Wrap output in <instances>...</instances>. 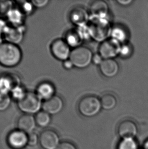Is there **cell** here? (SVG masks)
<instances>
[{
	"label": "cell",
	"instance_id": "6da1fadb",
	"mask_svg": "<svg viewBox=\"0 0 148 149\" xmlns=\"http://www.w3.org/2000/svg\"><path fill=\"white\" fill-rule=\"evenodd\" d=\"M90 36L98 42H102L108 39L111 35L112 28L106 18L93 17L87 26Z\"/></svg>",
	"mask_w": 148,
	"mask_h": 149
},
{
	"label": "cell",
	"instance_id": "7a4b0ae2",
	"mask_svg": "<svg viewBox=\"0 0 148 149\" xmlns=\"http://www.w3.org/2000/svg\"><path fill=\"white\" fill-rule=\"evenodd\" d=\"M22 58L21 50L17 45L3 43L0 46V65L6 67H14L20 63Z\"/></svg>",
	"mask_w": 148,
	"mask_h": 149
},
{
	"label": "cell",
	"instance_id": "3957f363",
	"mask_svg": "<svg viewBox=\"0 0 148 149\" xmlns=\"http://www.w3.org/2000/svg\"><path fill=\"white\" fill-rule=\"evenodd\" d=\"M102 108L100 99L93 95L82 98L78 104L79 111L84 117H94L100 112Z\"/></svg>",
	"mask_w": 148,
	"mask_h": 149
},
{
	"label": "cell",
	"instance_id": "277c9868",
	"mask_svg": "<svg viewBox=\"0 0 148 149\" xmlns=\"http://www.w3.org/2000/svg\"><path fill=\"white\" fill-rule=\"evenodd\" d=\"M43 102L36 93L28 92L25 97L18 102V109L27 115H36L42 109Z\"/></svg>",
	"mask_w": 148,
	"mask_h": 149
},
{
	"label": "cell",
	"instance_id": "5b68a950",
	"mask_svg": "<svg viewBox=\"0 0 148 149\" xmlns=\"http://www.w3.org/2000/svg\"><path fill=\"white\" fill-rule=\"evenodd\" d=\"M93 56L90 49L86 47H79L72 50L69 59L74 66L78 68H85L92 62Z\"/></svg>",
	"mask_w": 148,
	"mask_h": 149
},
{
	"label": "cell",
	"instance_id": "8992f818",
	"mask_svg": "<svg viewBox=\"0 0 148 149\" xmlns=\"http://www.w3.org/2000/svg\"><path fill=\"white\" fill-rule=\"evenodd\" d=\"M120 42L113 38L104 41L100 47L99 54L104 59H113L120 54L121 49Z\"/></svg>",
	"mask_w": 148,
	"mask_h": 149
},
{
	"label": "cell",
	"instance_id": "52a82bcc",
	"mask_svg": "<svg viewBox=\"0 0 148 149\" xmlns=\"http://www.w3.org/2000/svg\"><path fill=\"white\" fill-rule=\"evenodd\" d=\"M60 143L58 134L51 129H46L39 135V143L43 149H56Z\"/></svg>",
	"mask_w": 148,
	"mask_h": 149
},
{
	"label": "cell",
	"instance_id": "ba28073f",
	"mask_svg": "<svg viewBox=\"0 0 148 149\" xmlns=\"http://www.w3.org/2000/svg\"><path fill=\"white\" fill-rule=\"evenodd\" d=\"M53 56L59 60L64 61L70 58L71 50L70 47L66 41L62 39L54 40L51 45Z\"/></svg>",
	"mask_w": 148,
	"mask_h": 149
},
{
	"label": "cell",
	"instance_id": "9c48e42d",
	"mask_svg": "<svg viewBox=\"0 0 148 149\" xmlns=\"http://www.w3.org/2000/svg\"><path fill=\"white\" fill-rule=\"evenodd\" d=\"M7 141L12 149H24L28 146V134L19 129L14 130L8 134Z\"/></svg>",
	"mask_w": 148,
	"mask_h": 149
},
{
	"label": "cell",
	"instance_id": "30bf717a",
	"mask_svg": "<svg viewBox=\"0 0 148 149\" xmlns=\"http://www.w3.org/2000/svg\"><path fill=\"white\" fill-rule=\"evenodd\" d=\"M138 132L136 124L130 120H125L119 123L117 133L122 139H134Z\"/></svg>",
	"mask_w": 148,
	"mask_h": 149
},
{
	"label": "cell",
	"instance_id": "8fae6325",
	"mask_svg": "<svg viewBox=\"0 0 148 149\" xmlns=\"http://www.w3.org/2000/svg\"><path fill=\"white\" fill-rule=\"evenodd\" d=\"M21 85L20 78L14 74L0 76V93L9 94L14 88Z\"/></svg>",
	"mask_w": 148,
	"mask_h": 149
},
{
	"label": "cell",
	"instance_id": "7c38bea8",
	"mask_svg": "<svg viewBox=\"0 0 148 149\" xmlns=\"http://www.w3.org/2000/svg\"><path fill=\"white\" fill-rule=\"evenodd\" d=\"M25 31L26 27L24 25L19 26H9L4 35L6 42L18 45L24 39Z\"/></svg>",
	"mask_w": 148,
	"mask_h": 149
},
{
	"label": "cell",
	"instance_id": "4fadbf2b",
	"mask_svg": "<svg viewBox=\"0 0 148 149\" xmlns=\"http://www.w3.org/2000/svg\"><path fill=\"white\" fill-rule=\"evenodd\" d=\"M64 107V101L59 96L55 95L47 100L44 101L42 110L50 115L58 114Z\"/></svg>",
	"mask_w": 148,
	"mask_h": 149
},
{
	"label": "cell",
	"instance_id": "5bb4252c",
	"mask_svg": "<svg viewBox=\"0 0 148 149\" xmlns=\"http://www.w3.org/2000/svg\"><path fill=\"white\" fill-rule=\"evenodd\" d=\"M37 124L35 118L33 115L24 114L20 116L17 123V129L30 134L34 132Z\"/></svg>",
	"mask_w": 148,
	"mask_h": 149
},
{
	"label": "cell",
	"instance_id": "9a60e30c",
	"mask_svg": "<svg viewBox=\"0 0 148 149\" xmlns=\"http://www.w3.org/2000/svg\"><path fill=\"white\" fill-rule=\"evenodd\" d=\"M100 72L108 78H112L117 75L119 71V65L114 59H104L100 65Z\"/></svg>",
	"mask_w": 148,
	"mask_h": 149
},
{
	"label": "cell",
	"instance_id": "2e32d148",
	"mask_svg": "<svg viewBox=\"0 0 148 149\" xmlns=\"http://www.w3.org/2000/svg\"><path fill=\"white\" fill-rule=\"evenodd\" d=\"M88 32V30L86 31H83L82 30H73L68 32L66 35V42L70 47H78L83 41L85 37L87 36H89V35L85 33Z\"/></svg>",
	"mask_w": 148,
	"mask_h": 149
},
{
	"label": "cell",
	"instance_id": "e0dca14e",
	"mask_svg": "<svg viewBox=\"0 0 148 149\" xmlns=\"http://www.w3.org/2000/svg\"><path fill=\"white\" fill-rule=\"evenodd\" d=\"M70 20L74 24L78 26H84L88 22L89 14L84 8L81 7L74 8L71 12Z\"/></svg>",
	"mask_w": 148,
	"mask_h": 149
},
{
	"label": "cell",
	"instance_id": "ac0fdd59",
	"mask_svg": "<svg viewBox=\"0 0 148 149\" xmlns=\"http://www.w3.org/2000/svg\"><path fill=\"white\" fill-rule=\"evenodd\" d=\"M55 89L53 84L49 82H43L39 85L36 90V94L42 100H47L55 96Z\"/></svg>",
	"mask_w": 148,
	"mask_h": 149
},
{
	"label": "cell",
	"instance_id": "d6986e66",
	"mask_svg": "<svg viewBox=\"0 0 148 149\" xmlns=\"http://www.w3.org/2000/svg\"><path fill=\"white\" fill-rule=\"evenodd\" d=\"M90 11L93 17L106 18L108 14V5L104 1H94L90 5Z\"/></svg>",
	"mask_w": 148,
	"mask_h": 149
},
{
	"label": "cell",
	"instance_id": "ffe728a7",
	"mask_svg": "<svg viewBox=\"0 0 148 149\" xmlns=\"http://www.w3.org/2000/svg\"><path fill=\"white\" fill-rule=\"evenodd\" d=\"M24 13L18 8H13L6 14L8 22L12 24V26H14L24 25Z\"/></svg>",
	"mask_w": 148,
	"mask_h": 149
},
{
	"label": "cell",
	"instance_id": "44dd1931",
	"mask_svg": "<svg viewBox=\"0 0 148 149\" xmlns=\"http://www.w3.org/2000/svg\"><path fill=\"white\" fill-rule=\"evenodd\" d=\"M35 118L37 125L41 128L47 127L51 121V115L43 110L37 113Z\"/></svg>",
	"mask_w": 148,
	"mask_h": 149
},
{
	"label": "cell",
	"instance_id": "7402d4cb",
	"mask_svg": "<svg viewBox=\"0 0 148 149\" xmlns=\"http://www.w3.org/2000/svg\"><path fill=\"white\" fill-rule=\"evenodd\" d=\"M100 102L102 109L107 111H110L114 109L117 103L116 97L110 94L103 95L100 99Z\"/></svg>",
	"mask_w": 148,
	"mask_h": 149
},
{
	"label": "cell",
	"instance_id": "603a6c76",
	"mask_svg": "<svg viewBox=\"0 0 148 149\" xmlns=\"http://www.w3.org/2000/svg\"><path fill=\"white\" fill-rule=\"evenodd\" d=\"M111 36L112 38L116 39L119 42H124L127 38L126 31L120 26H116L112 29Z\"/></svg>",
	"mask_w": 148,
	"mask_h": 149
},
{
	"label": "cell",
	"instance_id": "cb8c5ba5",
	"mask_svg": "<svg viewBox=\"0 0 148 149\" xmlns=\"http://www.w3.org/2000/svg\"><path fill=\"white\" fill-rule=\"evenodd\" d=\"M27 92L21 85L14 88L11 92V97L17 102L23 99L27 94Z\"/></svg>",
	"mask_w": 148,
	"mask_h": 149
},
{
	"label": "cell",
	"instance_id": "d4e9b609",
	"mask_svg": "<svg viewBox=\"0 0 148 149\" xmlns=\"http://www.w3.org/2000/svg\"><path fill=\"white\" fill-rule=\"evenodd\" d=\"M11 103V97L9 94L0 93V112L6 111Z\"/></svg>",
	"mask_w": 148,
	"mask_h": 149
},
{
	"label": "cell",
	"instance_id": "484cf974",
	"mask_svg": "<svg viewBox=\"0 0 148 149\" xmlns=\"http://www.w3.org/2000/svg\"><path fill=\"white\" fill-rule=\"evenodd\" d=\"M117 149H138V145L134 139H122Z\"/></svg>",
	"mask_w": 148,
	"mask_h": 149
},
{
	"label": "cell",
	"instance_id": "4316f807",
	"mask_svg": "<svg viewBox=\"0 0 148 149\" xmlns=\"http://www.w3.org/2000/svg\"><path fill=\"white\" fill-rule=\"evenodd\" d=\"M21 2L20 8H19L24 15H30L34 10L35 7L32 2L24 1Z\"/></svg>",
	"mask_w": 148,
	"mask_h": 149
},
{
	"label": "cell",
	"instance_id": "83f0119b",
	"mask_svg": "<svg viewBox=\"0 0 148 149\" xmlns=\"http://www.w3.org/2000/svg\"><path fill=\"white\" fill-rule=\"evenodd\" d=\"M13 8L12 2L9 1H0V13L6 14Z\"/></svg>",
	"mask_w": 148,
	"mask_h": 149
},
{
	"label": "cell",
	"instance_id": "f1b7e54d",
	"mask_svg": "<svg viewBox=\"0 0 148 149\" xmlns=\"http://www.w3.org/2000/svg\"><path fill=\"white\" fill-rule=\"evenodd\" d=\"M39 143V136L34 132L28 134V146L35 147Z\"/></svg>",
	"mask_w": 148,
	"mask_h": 149
},
{
	"label": "cell",
	"instance_id": "f546056e",
	"mask_svg": "<svg viewBox=\"0 0 148 149\" xmlns=\"http://www.w3.org/2000/svg\"><path fill=\"white\" fill-rule=\"evenodd\" d=\"M131 54V49L128 45H123L121 47L120 54L123 58H127Z\"/></svg>",
	"mask_w": 148,
	"mask_h": 149
},
{
	"label": "cell",
	"instance_id": "4dcf8cb0",
	"mask_svg": "<svg viewBox=\"0 0 148 149\" xmlns=\"http://www.w3.org/2000/svg\"><path fill=\"white\" fill-rule=\"evenodd\" d=\"M35 8H44L48 5L49 1L48 0H34L31 1Z\"/></svg>",
	"mask_w": 148,
	"mask_h": 149
},
{
	"label": "cell",
	"instance_id": "1f68e13d",
	"mask_svg": "<svg viewBox=\"0 0 148 149\" xmlns=\"http://www.w3.org/2000/svg\"><path fill=\"white\" fill-rule=\"evenodd\" d=\"M56 149H77L73 143L69 141L61 142Z\"/></svg>",
	"mask_w": 148,
	"mask_h": 149
},
{
	"label": "cell",
	"instance_id": "d6a6232c",
	"mask_svg": "<svg viewBox=\"0 0 148 149\" xmlns=\"http://www.w3.org/2000/svg\"><path fill=\"white\" fill-rule=\"evenodd\" d=\"M9 26L5 20L0 19V36L4 35Z\"/></svg>",
	"mask_w": 148,
	"mask_h": 149
},
{
	"label": "cell",
	"instance_id": "836d02e7",
	"mask_svg": "<svg viewBox=\"0 0 148 149\" xmlns=\"http://www.w3.org/2000/svg\"><path fill=\"white\" fill-rule=\"evenodd\" d=\"M103 60H104V58H102V56H101L100 54H94L92 58V62L94 64L99 65V66L101 64Z\"/></svg>",
	"mask_w": 148,
	"mask_h": 149
},
{
	"label": "cell",
	"instance_id": "e575fe53",
	"mask_svg": "<svg viewBox=\"0 0 148 149\" xmlns=\"http://www.w3.org/2000/svg\"><path fill=\"white\" fill-rule=\"evenodd\" d=\"M63 66L64 67V68L66 69L67 70H70L73 68V67H74V65L71 62V61L70 59H68L67 60L64 61Z\"/></svg>",
	"mask_w": 148,
	"mask_h": 149
},
{
	"label": "cell",
	"instance_id": "d590c367",
	"mask_svg": "<svg viewBox=\"0 0 148 149\" xmlns=\"http://www.w3.org/2000/svg\"><path fill=\"white\" fill-rule=\"evenodd\" d=\"M117 2L121 5L126 6L129 5L131 3H132L133 1L132 0H117Z\"/></svg>",
	"mask_w": 148,
	"mask_h": 149
},
{
	"label": "cell",
	"instance_id": "8d00e7d4",
	"mask_svg": "<svg viewBox=\"0 0 148 149\" xmlns=\"http://www.w3.org/2000/svg\"><path fill=\"white\" fill-rule=\"evenodd\" d=\"M143 148H144V149H148V139H147L145 142Z\"/></svg>",
	"mask_w": 148,
	"mask_h": 149
},
{
	"label": "cell",
	"instance_id": "74e56055",
	"mask_svg": "<svg viewBox=\"0 0 148 149\" xmlns=\"http://www.w3.org/2000/svg\"><path fill=\"white\" fill-rule=\"evenodd\" d=\"M2 43H3V42H2V36H0V46H1V45H2Z\"/></svg>",
	"mask_w": 148,
	"mask_h": 149
}]
</instances>
